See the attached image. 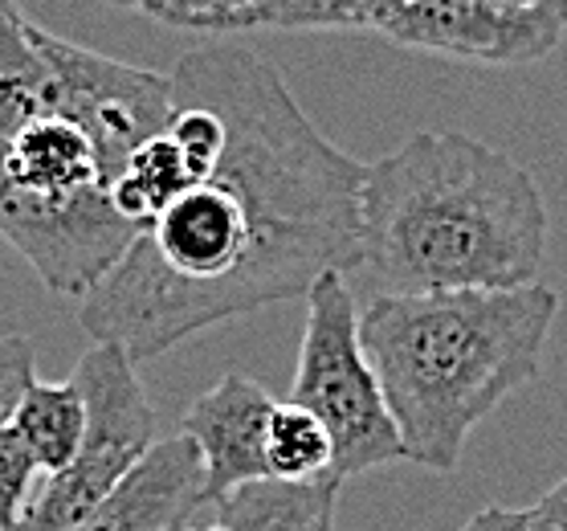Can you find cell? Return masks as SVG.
<instances>
[{
	"label": "cell",
	"mask_w": 567,
	"mask_h": 531,
	"mask_svg": "<svg viewBox=\"0 0 567 531\" xmlns=\"http://www.w3.org/2000/svg\"><path fill=\"white\" fill-rule=\"evenodd\" d=\"M33 385H38L33 344L25 336H0V429L13 426L17 409Z\"/></svg>",
	"instance_id": "obj_20"
},
{
	"label": "cell",
	"mask_w": 567,
	"mask_h": 531,
	"mask_svg": "<svg viewBox=\"0 0 567 531\" xmlns=\"http://www.w3.org/2000/svg\"><path fill=\"white\" fill-rule=\"evenodd\" d=\"M38 458L17 438V429H0V531H13L38 499Z\"/></svg>",
	"instance_id": "obj_19"
},
{
	"label": "cell",
	"mask_w": 567,
	"mask_h": 531,
	"mask_svg": "<svg viewBox=\"0 0 567 531\" xmlns=\"http://www.w3.org/2000/svg\"><path fill=\"white\" fill-rule=\"evenodd\" d=\"M0 172L21 193L45 201H74L103 188V172L91 140L65 119H38L0 143ZM106 193V188H103Z\"/></svg>",
	"instance_id": "obj_11"
},
{
	"label": "cell",
	"mask_w": 567,
	"mask_h": 531,
	"mask_svg": "<svg viewBox=\"0 0 567 531\" xmlns=\"http://www.w3.org/2000/svg\"><path fill=\"white\" fill-rule=\"evenodd\" d=\"M188 188H193V172L184 164L181 147H176V143L168 140V131H164V135L147 140L140 152L127 160V169L118 172L115 184L106 188V196H111V205H115L118 217L131 221L143 234V229L155 225L159 213H164L181 193H188Z\"/></svg>",
	"instance_id": "obj_16"
},
{
	"label": "cell",
	"mask_w": 567,
	"mask_h": 531,
	"mask_svg": "<svg viewBox=\"0 0 567 531\" xmlns=\"http://www.w3.org/2000/svg\"><path fill=\"white\" fill-rule=\"evenodd\" d=\"M339 479L246 482L217 503L200 507L229 531H336Z\"/></svg>",
	"instance_id": "obj_12"
},
{
	"label": "cell",
	"mask_w": 567,
	"mask_h": 531,
	"mask_svg": "<svg viewBox=\"0 0 567 531\" xmlns=\"http://www.w3.org/2000/svg\"><path fill=\"white\" fill-rule=\"evenodd\" d=\"M547 258L535 172L465 131H416L363 176V258L380 295L515 290Z\"/></svg>",
	"instance_id": "obj_2"
},
{
	"label": "cell",
	"mask_w": 567,
	"mask_h": 531,
	"mask_svg": "<svg viewBox=\"0 0 567 531\" xmlns=\"http://www.w3.org/2000/svg\"><path fill=\"white\" fill-rule=\"evenodd\" d=\"M0 237L53 295L82 303L123 262L140 229L118 217L103 188L74 201H45L21 193L0 172Z\"/></svg>",
	"instance_id": "obj_7"
},
{
	"label": "cell",
	"mask_w": 567,
	"mask_h": 531,
	"mask_svg": "<svg viewBox=\"0 0 567 531\" xmlns=\"http://www.w3.org/2000/svg\"><path fill=\"white\" fill-rule=\"evenodd\" d=\"M409 0H249L241 13L220 21L217 33H241V29H363L384 33L400 17Z\"/></svg>",
	"instance_id": "obj_15"
},
{
	"label": "cell",
	"mask_w": 567,
	"mask_h": 531,
	"mask_svg": "<svg viewBox=\"0 0 567 531\" xmlns=\"http://www.w3.org/2000/svg\"><path fill=\"white\" fill-rule=\"evenodd\" d=\"M172 94L225 119L213 176L172 201L78 303L94 344L155 360L208 327L307 298L322 274L360 270L368 164L327 140L282 70L241 45L184 53Z\"/></svg>",
	"instance_id": "obj_1"
},
{
	"label": "cell",
	"mask_w": 567,
	"mask_h": 531,
	"mask_svg": "<svg viewBox=\"0 0 567 531\" xmlns=\"http://www.w3.org/2000/svg\"><path fill=\"white\" fill-rule=\"evenodd\" d=\"M249 0H164L155 21L176 29H196V33H217L220 21L241 13Z\"/></svg>",
	"instance_id": "obj_21"
},
{
	"label": "cell",
	"mask_w": 567,
	"mask_h": 531,
	"mask_svg": "<svg viewBox=\"0 0 567 531\" xmlns=\"http://www.w3.org/2000/svg\"><path fill=\"white\" fill-rule=\"evenodd\" d=\"M38 29L17 0H0V140L53 115V79Z\"/></svg>",
	"instance_id": "obj_13"
},
{
	"label": "cell",
	"mask_w": 567,
	"mask_h": 531,
	"mask_svg": "<svg viewBox=\"0 0 567 531\" xmlns=\"http://www.w3.org/2000/svg\"><path fill=\"white\" fill-rule=\"evenodd\" d=\"M38 45L50 62L53 119L74 123L91 140L103 188H111L143 143L168 131L176 111L172 79L53 38L45 29H38Z\"/></svg>",
	"instance_id": "obj_6"
},
{
	"label": "cell",
	"mask_w": 567,
	"mask_h": 531,
	"mask_svg": "<svg viewBox=\"0 0 567 531\" xmlns=\"http://www.w3.org/2000/svg\"><path fill=\"white\" fill-rule=\"evenodd\" d=\"M559 290L380 295L360 312V339L384 389L404 458L425 470L462 467L465 441L486 417L539 380Z\"/></svg>",
	"instance_id": "obj_3"
},
{
	"label": "cell",
	"mask_w": 567,
	"mask_h": 531,
	"mask_svg": "<svg viewBox=\"0 0 567 531\" xmlns=\"http://www.w3.org/2000/svg\"><path fill=\"white\" fill-rule=\"evenodd\" d=\"M567 21L535 9H503L491 0H409L384 29L404 50L445 53L477 65H530L559 50Z\"/></svg>",
	"instance_id": "obj_8"
},
{
	"label": "cell",
	"mask_w": 567,
	"mask_h": 531,
	"mask_svg": "<svg viewBox=\"0 0 567 531\" xmlns=\"http://www.w3.org/2000/svg\"><path fill=\"white\" fill-rule=\"evenodd\" d=\"M13 429L50 479L78 458L86 438V397L74 380H38L17 409Z\"/></svg>",
	"instance_id": "obj_14"
},
{
	"label": "cell",
	"mask_w": 567,
	"mask_h": 531,
	"mask_svg": "<svg viewBox=\"0 0 567 531\" xmlns=\"http://www.w3.org/2000/svg\"><path fill=\"white\" fill-rule=\"evenodd\" d=\"M172 99H176V111L168 119V140L181 147L184 164L193 172V184H200L213 176L220 152H225V140H229L225 119L200 99H184V94H172Z\"/></svg>",
	"instance_id": "obj_18"
},
{
	"label": "cell",
	"mask_w": 567,
	"mask_h": 531,
	"mask_svg": "<svg viewBox=\"0 0 567 531\" xmlns=\"http://www.w3.org/2000/svg\"><path fill=\"white\" fill-rule=\"evenodd\" d=\"M181 531H229V528H220V523H217V519H213V515L200 519V511H196V515L188 519V523H184Z\"/></svg>",
	"instance_id": "obj_26"
},
{
	"label": "cell",
	"mask_w": 567,
	"mask_h": 531,
	"mask_svg": "<svg viewBox=\"0 0 567 531\" xmlns=\"http://www.w3.org/2000/svg\"><path fill=\"white\" fill-rule=\"evenodd\" d=\"M205 462L193 441H155L99 511L70 531H181L205 507Z\"/></svg>",
	"instance_id": "obj_10"
},
{
	"label": "cell",
	"mask_w": 567,
	"mask_h": 531,
	"mask_svg": "<svg viewBox=\"0 0 567 531\" xmlns=\"http://www.w3.org/2000/svg\"><path fill=\"white\" fill-rule=\"evenodd\" d=\"M70 380L86 397V438L74 462L38 487V499L13 531L78 528L155 446V409L127 351L115 344H91Z\"/></svg>",
	"instance_id": "obj_5"
},
{
	"label": "cell",
	"mask_w": 567,
	"mask_h": 531,
	"mask_svg": "<svg viewBox=\"0 0 567 531\" xmlns=\"http://www.w3.org/2000/svg\"><path fill=\"white\" fill-rule=\"evenodd\" d=\"M491 4H503V9H535V13H555L567 21V0H491Z\"/></svg>",
	"instance_id": "obj_24"
},
{
	"label": "cell",
	"mask_w": 567,
	"mask_h": 531,
	"mask_svg": "<svg viewBox=\"0 0 567 531\" xmlns=\"http://www.w3.org/2000/svg\"><path fill=\"white\" fill-rule=\"evenodd\" d=\"M278 409L258 380L241 372H225L188 405L181 417V433L200 450L205 462V507L225 499L246 482L270 479L266 474V429Z\"/></svg>",
	"instance_id": "obj_9"
},
{
	"label": "cell",
	"mask_w": 567,
	"mask_h": 531,
	"mask_svg": "<svg viewBox=\"0 0 567 531\" xmlns=\"http://www.w3.org/2000/svg\"><path fill=\"white\" fill-rule=\"evenodd\" d=\"M535 515L543 519L547 531H567V479L555 482L551 491L543 494L539 503H535Z\"/></svg>",
	"instance_id": "obj_23"
},
{
	"label": "cell",
	"mask_w": 567,
	"mask_h": 531,
	"mask_svg": "<svg viewBox=\"0 0 567 531\" xmlns=\"http://www.w3.org/2000/svg\"><path fill=\"white\" fill-rule=\"evenodd\" d=\"M106 4H115V9H140L147 17H159V9H164V0H106Z\"/></svg>",
	"instance_id": "obj_25"
},
{
	"label": "cell",
	"mask_w": 567,
	"mask_h": 531,
	"mask_svg": "<svg viewBox=\"0 0 567 531\" xmlns=\"http://www.w3.org/2000/svg\"><path fill=\"white\" fill-rule=\"evenodd\" d=\"M290 401L331 438V479L380 470L404 458V441L360 339V303L343 274H322L307 295V331L298 348Z\"/></svg>",
	"instance_id": "obj_4"
},
{
	"label": "cell",
	"mask_w": 567,
	"mask_h": 531,
	"mask_svg": "<svg viewBox=\"0 0 567 531\" xmlns=\"http://www.w3.org/2000/svg\"><path fill=\"white\" fill-rule=\"evenodd\" d=\"M462 531H527V511L511 507H482Z\"/></svg>",
	"instance_id": "obj_22"
},
{
	"label": "cell",
	"mask_w": 567,
	"mask_h": 531,
	"mask_svg": "<svg viewBox=\"0 0 567 531\" xmlns=\"http://www.w3.org/2000/svg\"><path fill=\"white\" fill-rule=\"evenodd\" d=\"M527 531H547V528H543V519L535 515V507L527 511Z\"/></svg>",
	"instance_id": "obj_27"
},
{
	"label": "cell",
	"mask_w": 567,
	"mask_h": 531,
	"mask_svg": "<svg viewBox=\"0 0 567 531\" xmlns=\"http://www.w3.org/2000/svg\"><path fill=\"white\" fill-rule=\"evenodd\" d=\"M331 438L302 405L278 401L266 429V474L274 482H319L331 479Z\"/></svg>",
	"instance_id": "obj_17"
}]
</instances>
